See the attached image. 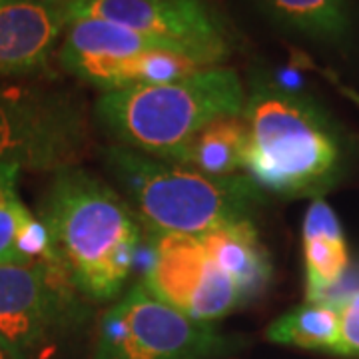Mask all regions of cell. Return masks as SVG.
I'll return each instance as SVG.
<instances>
[{
	"mask_svg": "<svg viewBox=\"0 0 359 359\" xmlns=\"http://www.w3.org/2000/svg\"><path fill=\"white\" fill-rule=\"evenodd\" d=\"M208 254L230 278L248 306L268 290L273 269L254 222L198 233Z\"/></svg>",
	"mask_w": 359,
	"mask_h": 359,
	"instance_id": "13",
	"label": "cell"
},
{
	"mask_svg": "<svg viewBox=\"0 0 359 359\" xmlns=\"http://www.w3.org/2000/svg\"><path fill=\"white\" fill-rule=\"evenodd\" d=\"M84 102L70 90L0 78V162L32 172L78 168L94 152Z\"/></svg>",
	"mask_w": 359,
	"mask_h": 359,
	"instance_id": "5",
	"label": "cell"
},
{
	"mask_svg": "<svg viewBox=\"0 0 359 359\" xmlns=\"http://www.w3.org/2000/svg\"><path fill=\"white\" fill-rule=\"evenodd\" d=\"M266 335L269 341L282 346L334 351L339 335V306L306 302L273 321Z\"/></svg>",
	"mask_w": 359,
	"mask_h": 359,
	"instance_id": "16",
	"label": "cell"
},
{
	"mask_svg": "<svg viewBox=\"0 0 359 359\" xmlns=\"http://www.w3.org/2000/svg\"><path fill=\"white\" fill-rule=\"evenodd\" d=\"M56 62L70 76L98 88L102 94L134 86L162 84L204 68L192 58L168 48L138 52L120 58H62Z\"/></svg>",
	"mask_w": 359,
	"mask_h": 359,
	"instance_id": "11",
	"label": "cell"
},
{
	"mask_svg": "<svg viewBox=\"0 0 359 359\" xmlns=\"http://www.w3.org/2000/svg\"><path fill=\"white\" fill-rule=\"evenodd\" d=\"M150 236L152 259L142 283L154 297L202 323L244 308L242 295L208 254L198 233L150 231Z\"/></svg>",
	"mask_w": 359,
	"mask_h": 359,
	"instance_id": "9",
	"label": "cell"
},
{
	"mask_svg": "<svg viewBox=\"0 0 359 359\" xmlns=\"http://www.w3.org/2000/svg\"><path fill=\"white\" fill-rule=\"evenodd\" d=\"M28 2H34V4H42V6H50V8H62V11H66L74 0H28Z\"/></svg>",
	"mask_w": 359,
	"mask_h": 359,
	"instance_id": "20",
	"label": "cell"
},
{
	"mask_svg": "<svg viewBox=\"0 0 359 359\" xmlns=\"http://www.w3.org/2000/svg\"><path fill=\"white\" fill-rule=\"evenodd\" d=\"M102 156L124 200L150 231L204 233L244 224L264 202V192L245 174L208 176L116 144Z\"/></svg>",
	"mask_w": 359,
	"mask_h": 359,
	"instance_id": "4",
	"label": "cell"
},
{
	"mask_svg": "<svg viewBox=\"0 0 359 359\" xmlns=\"http://www.w3.org/2000/svg\"><path fill=\"white\" fill-rule=\"evenodd\" d=\"M66 11L28 0H0V78L50 74L65 34Z\"/></svg>",
	"mask_w": 359,
	"mask_h": 359,
	"instance_id": "10",
	"label": "cell"
},
{
	"mask_svg": "<svg viewBox=\"0 0 359 359\" xmlns=\"http://www.w3.org/2000/svg\"><path fill=\"white\" fill-rule=\"evenodd\" d=\"M18 174H20V168L18 166L0 162V208L11 204L14 200H20L18 192H16Z\"/></svg>",
	"mask_w": 359,
	"mask_h": 359,
	"instance_id": "19",
	"label": "cell"
},
{
	"mask_svg": "<svg viewBox=\"0 0 359 359\" xmlns=\"http://www.w3.org/2000/svg\"><path fill=\"white\" fill-rule=\"evenodd\" d=\"M6 355H8V353L4 351V347L0 346V359H6Z\"/></svg>",
	"mask_w": 359,
	"mask_h": 359,
	"instance_id": "22",
	"label": "cell"
},
{
	"mask_svg": "<svg viewBox=\"0 0 359 359\" xmlns=\"http://www.w3.org/2000/svg\"><path fill=\"white\" fill-rule=\"evenodd\" d=\"M245 84L233 68L212 66L162 84L104 92L94 116L116 146L174 162L205 124L244 114Z\"/></svg>",
	"mask_w": 359,
	"mask_h": 359,
	"instance_id": "3",
	"label": "cell"
},
{
	"mask_svg": "<svg viewBox=\"0 0 359 359\" xmlns=\"http://www.w3.org/2000/svg\"><path fill=\"white\" fill-rule=\"evenodd\" d=\"M82 297L58 259L0 264V346L25 359L82 320Z\"/></svg>",
	"mask_w": 359,
	"mask_h": 359,
	"instance_id": "7",
	"label": "cell"
},
{
	"mask_svg": "<svg viewBox=\"0 0 359 359\" xmlns=\"http://www.w3.org/2000/svg\"><path fill=\"white\" fill-rule=\"evenodd\" d=\"M271 22L316 42L344 46L353 30L347 0H256Z\"/></svg>",
	"mask_w": 359,
	"mask_h": 359,
	"instance_id": "15",
	"label": "cell"
},
{
	"mask_svg": "<svg viewBox=\"0 0 359 359\" xmlns=\"http://www.w3.org/2000/svg\"><path fill=\"white\" fill-rule=\"evenodd\" d=\"M245 176L262 192L283 198L320 194L344 168V146L332 120L309 96L266 70L245 88Z\"/></svg>",
	"mask_w": 359,
	"mask_h": 359,
	"instance_id": "2",
	"label": "cell"
},
{
	"mask_svg": "<svg viewBox=\"0 0 359 359\" xmlns=\"http://www.w3.org/2000/svg\"><path fill=\"white\" fill-rule=\"evenodd\" d=\"M100 18L186 50L204 68L236 50V32L210 0H74L66 20Z\"/></svg>",
	"mask_w": 359,
	"mask_h": 359,
	"instance_id": "8",
	"label": "cell"
},
{
	"mask_svg": "<svg viewBox=\"0 0 359 359\" xmlns=\"http://www.w3.org/2000/svg\"><path fill=\"white\" fill-rule=\"evenodd\" d=\"M304 262L308 302H325L349 266L341 224L325 200L316 198L304 218Z\"/></svg>",
	"mask_w": 359,
	"mask_h": 359,
	"instance_id": "12",
	"label": "cell"
},
{
	"mask_svg": "<svg viewBox=\"0 0 359 359\" xmlns=\"http://www.w3.org/2000/svg\"><path fill=\"white\" fill-rule=\"evenodd\" d=\"M334 353L359 358V290L339 304V335Z\"/></svg>",
	"mask_w": 359,
	"mask_h": 359,
	"instance_id": "18",
	"label": "cell"
},
{
	"mask_svg": "<svg viewBox=\"0 0 359 359\" xmlns=\"http://www.w3.org/2000/svg\"><path fill=\"white\" fill-rule=\"evenodd\" d=\"M228 349L212 323L170 308L140 282L102 316L96 359H214Z\"/></svg>",
	"mask_w": 359,
	"mask_h": 359,
	"instance_id": "6",
	"label": "cell"
},
{
	"mask_svg": "<svg viewBox=\"0 0 359 359\" xmlns=\"http://www.w3.org/2000/svg\"><path fill=\"white\" fill-rule=\"evenodd\" d=\"M335 84H337V88H339V92H341V94H346L347 98H351V100H353V102L359 106V94H358V92H353L351 88H346V86H341V84H339L337 80H335Z\"/></svg>",
	"mask_w": 359,
	"mask_h": 359,
	"instance_id": "21",
	"label": "cell"
},
{
	"mask_svg": "<svg viewBox=\"0 0 359 359\" xmlns=\"http://www.w3.org/2000/svg\"><path fill=\"white\" fill-rule=\"evenodd\" d=\"M245 156L248 124L244 114L224 116L198 130L172 164L208 176H231L244 170Z\"/></svg>",
	"mask_w": 359,
	"mask_h": 359,
	"instance_id": "14",
	"label": "cell"
},
{
	"mask_svg": "<svg viewBox=\"0 0 359 359\" xmlns=\"http://www.w3.org/2000/svg\"><path fill=\"white\" fill-rule=\"evenodd\" d=\"M32 216L34 214L22 204V200H14L0 208V264H25L18 242L22 228Z\"/></svg>",
	"mask_w": 359,
	"mask_h": 359,
	"instance_id": "17",
	"label": "cell"
},
{
	"mask_svg": "<svg viewBox=\"0 0 359 359\" xmlns=\"http://www.w3.org/2000/svg\"><path fill=\"white\" fill-rule=\"evenodd\" d=\"M52 250L80 294H122L140 248V219L110 184L82 168L56 172L40 204Z\"/></svg>",
	"mask_w": 359,
	"mask_h": 359,
	"instance_id": "1",
	"label": "cell"
}]
</instances>
